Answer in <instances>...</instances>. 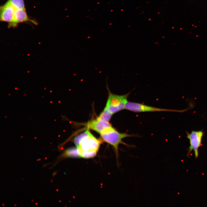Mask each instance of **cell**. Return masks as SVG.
<instances>
[{"mask_svg": "<svg viewBox=\"0 0 207 207\" xmlns=\"http://www.w3.org/2000/svg\"><path fill=\"white\" fill-rule=\"evenodd\" d=\"M15 9L8 0L0 7V20L11 22L13 19Z\"/></svg>", "mask_w": 207, "mask_h": 207, "instance_id": "52a82bcc", "label": "cell"}, {"mask_svg": "<svg viewBox=\"0 0 207 207\" xmlns=\"http://www.w3.org/2000/svg\"><path fill=\"white\" fill-rule=\"evenodd\" d=\"M30 22L34 24H37L35 20L30 19L28 16L25 9H15L12 21L9 23L8 28H15L18 24L25 22Z\"/></svg>", "mask_w": 207, "mask_h": 207, "instance_id": "8992f818", "label": "cell"}, {"mask_svg": "<svg viewBox=\"0 0 207 207\" xmlns=\"http://www.w3.org/2000/svg\"><path fill=\"white\" fill-rule=\"evenodd\" d=\"M61 156L63 157H80L76 147H71L67 149Z\"/></svg>", "mask_w": 207, "mask_h": 207, "instance_id": "9c48e42d", "label": "cell"}, {"mask_svg": "<svg viewBox=\"0 0 207 207\" xmlns=\"http://www.w3.org/2000/svg\"><path fill=\"white\" fill-rule=\"evenodd\" d=\"M187 137L189 139L190 146L189 152L193 151L195 158L198 157V150L202 143L204 132L202 131H192L191 133L186 132Z\"/></svg>", "mask_w": 207, "mask_h": 207, "instance_id": "5b68a950", "label": "cell"}, {"mask_svg": "<svg viewBox=\"0 0 207 207\" xmlns=\"http://www.w3.org/2000/svg\"><path fill=\"white\" fill-rule=\"evenodd\" d=\"M101 141L93 136L89 131L76 146L80 157L88 159L96 156Z\"/></svg>", "mask_w": 207, "mask_h": 207, "instance_id": "6da1fadb", "label": "cell"}, {"mask_svg": "<svg viewBox=\"0 0 207 207\" xmlns=\"http://www.w3.org/2000/svg\"><path fill=\"white\" fill-rule=\"evenodd\" d=\"M88 129L100 134L112 127L108 122L98 118L92 120L87 124Z\"/></svg>", "mask_w": 207, "mask_h": 207, "instance_id": "ba28073f", "label": "cell"}, {"mask_svg": "<svg viewBox=\"0 0 207 207\" xmlns=\"http://www.w3.org/2000/svg\"><path fill=\"white\" fill-rule=\"evenodd\" d=\"M9 1L15 9H25L24 0H9Z\"/></svg>", "mask_w": 207, "mask_h": 207, "instance_id": "8fae6325", "label": "cell"}, {"mask_svg": "<svg viewBox=\"0 0 207 207\" xmlns=\"http://www.w3.org/2000/svg\"><path fill=\"white\" fill-rule=\"evenodd\" d=\"M108 97L106 107L112 114L125 109L128 102L127 98L130 93L123 95H118L112 93L107 84Z\"/></svg>", "mask_w": 207, "mask_h": 207, "instance_id": "3957f363", "label": "cell"}, {"mask_svg": "<svg viewBox=\"0 0 207 207\" xmlns=\"http://www.w3.org/2000/svg\"><path fill=\"white\" fill-rule=\"evenodd\" d=\"M105 107L97 118L107 122H109L112 115Z\"/></svg>", "mask_w": 207, "mask_h": 207, "instance_id": "30bf717a", "label": "cell"}, {"mask_svg": "<svg viewBox=\"0 0 207 207\" xmlns=\"http://www.w3.org/2000/svg\"><path fill=\"white\" fill-rule=\"evenodd\" d=\"M125 109L129 111L135 112H183L187 109L178 110L158 108L138 103L128 101Z\"/></svg>", "mask_w": 207, "mask_h": 207, "instance_id": "277c9868", "label": "cell"}, {"mask_svg": "<svg viewBox=\"0 0 207 207\" xmlns=\"http://www.w3.org/2000/svg\"><path fill=\"white\" fill-rule=\"evenodd\" d=\"M100 135L102 140L111 145L114 148L117 163L118 165L119 164L118 163L119 145L121 144L128 147H131V145L123 142L122 140L125 138L133 137L134 136L127 133H120L112 127Z\"/></svg>", "mask_w": 207, "mask_h": 207, "instance_id": "7a4b0ae2", "label": "cell"}]
</instances>
